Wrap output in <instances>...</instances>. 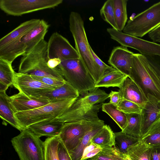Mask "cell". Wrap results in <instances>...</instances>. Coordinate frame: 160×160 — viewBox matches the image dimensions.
Segmentation results:
<instances>
[{
    "instance_id": "8992f818",
    "label": "cell",
    "mask_w": 160,
    "mask_h": 160,
    "mask_svg": "<svg viewBox=\"0 0 160 160\" xmlns=\"http://www.w3.org/2000/svg\"><path fill=\"white\" fill-rule=\"evenodd\" d=\"M11 141L20 160H45L44 141L28 129L22 130Z\"/></svg>"
},
{
    "instance_id": "b9f144b4",
    "label": "cell",
    "mask_w": 160,
    "mask_h": 160,
    "mask_svg": "<svg viewBox=\"0 0 160 160\" xmlns=\"http://www.w3.org/2000/svg\"><path fill=\"white\" fill-rule=\"evenodd\" d=\"M90 48L93 58L100 67L102 72L104 76L108 72L115 69L112 67L109 66L104 62L95 53L90 46Z\"/></svg>"
},
{
    "instance_id": "6da1fadb",
    "label": "cell",
    "mask_w": 160,
    "mask_h": 160,
    "mask_svg": "<svg viewBox=\"0 0 160 160\" xmlns=\"http://www.w3.org/2000/svg\"><path fill=\"white\" fill-rule=\"evenodd\" d=\"M47 47V42L43 39L31 51L22 56L19 64L18 72L65 81L66 80L58 67L51 68L48 67Z\"/></svg>"
},
{
    "instance_id": "7402d4cb",
    "label": "cell",
    "mask_w": 160,
    "mask_h": 160,
    "mask_svg": "<svg viewBox=\"0 0 160 160\" xmlns=\"http://www.w3.org/2000/svg\"><path fill=\"white\" fill-rule=\"evenodd\" d=\"M21 37L0 47V58L11 63L18 57L26 53V48L21 40Z\"/></svg>"
},
{
    "instance_id": "83f0119b",
    "label": "cell",
    "mask_w": 160,
    "mask_h": 160,
    "mask_svg": "<svg viewBox=\"0 0 160 160\" xmlns=\"http://www.w3.org/2000/svg\"><path fill=\"white\" fill-rule=\"evenodd\" d=\"M126 154L131 160H152L150 147L140 139L128 148Z\"/></svg>"
},
{
    "instance_id": "74e56055",
    "label": "cell",
    "mask_w": 160,
    "mask_h": 160,
    "mask_svg": "<svg viewBox=\"0 0 160 160\" xmlns=\"http://www.w3.org/2000/svg\"><path fill=\"white\" fill-rule=\"evenodd\" d=\"M117 108L125 114H141L142 108L137 104L124 99H121Z\"/></svg>"
},
{
    "instance_id": "7c38bea8",
    "label": "cell",
    "mask_w": 160,
    "mask_h": 160,
    "mask_svg": "<svg viewBox=\"0 0 160 160\" xmlns=\"http://www.w3.org/2000/svg\"><path fill=\"white\" fill-rule=\"evenodd\" d=\"M13 85L19 92L31 98H40L43 93L56 88L37 80L31 75L19 72H15Z\"/></svg>"
},
{
    "instance_id": "1f68e13d",
    "label": "cell",
    "mask_w": 160,
    "mask_h": 160,
    "mask_svg": "<svg viewBox=\"0 0 160 160\" xmlns=\"http://www.w3.org/2000/svg\"><path fill=\"white\" fill-rule=\"evenodd\" d=\"M101 108L102 111L109 116L122 130L125 128L127 123L126 114L118 110L117 105L109 102L102 103Z\"/></svg>"
},
{
    "instance_id": "8fae6325",
    "label": "cell",
    "mask_w": 160,
    "mask_h": 160,
    "mask_svg": "<svg viewBox=\"0 0 160 160\" xmlns=\"http://www.w3.org/2000/svg\"><path fill=\"white\" fill-rule=\"evenodd\" d=\"M47 53L48 59L59 58L62 61L80 58L76 49L57 32L53 33L47 42Z\"/></svg>"
},
{
    "instance_id": "836d02e7",
    "label": "cell",
    "mask_w": 160,
    "mask_h": 160,
    "mask_svg": "<svg viewBox=\"0 0 160 160\" xmlns=\"http://www.w3.org/2000/svg\"><path fill=\"white\" fill-rule=\"evenodd\" d=\"M140 139L149 146L160 144V118L151 125Z\"/></svg>"
},
{
    "instance_id": "484cf974",
    "label": "cell",
    "mask_w": 160,
    "mask_h": 160,
    "mask_svg": "<svg viewBox=\"0 0 160 160\" xmlns=\"http://www.w3.org/2000/svg\"><path fill=\"white\" fill-rule=\"evenodd\" d=\"M128 76L114 69L106 73L96 83L95 88H119Z\"/></svg>"
},
{
    "instance_id": "5bb4252c",
    "label": "cell",
    "mask_w": 160,
    "mask_h": 160,
    "mask_svg": "<svg viewBox=\"0 0 160 160\" xmlns=\"http://www.w3.org/2000/svg\"><path fill=\"white\" fill-rule=\"evenodd\" d=\"M134 53L127 47L122 46L115 47L111 52L108 63L115 69L128 76Z\"/></svg>"
},
{
    "instance_id": "2e32d148",
    "label": "cell",
    "mask_w": 160,
    "mask_h": 160,
    "mask_svg": "<svg viewBox=\"0 0 160 160\" xmlns=\"http://www.w3.org/2000/svg\"><path fill=\"white\" fill-rule=\"evenodd\" d=\"M8 99L14 113L33 109L50 103L44 98H31L19 92L9 96Z\"/></svg>"
},
{
    "instance_id": "f546056e",
    "label": "cell",
    "mask_w": 160,
    "mask_h": 160,
    "mask_svg": "<svg viewBox=\"0 0 160 160\" xmlns=\"http://www.w3.org/2000/svg\"><path fill=\"white\" fill-rule=\"evenodd\" d=\"M127 123L122 132L129 136L140 139L141 132V115L140 114H126Z\"/></svg>"
},
{
    "instance_id": "7bdbcfd3",
    "label": "cell",
    "mask_w": 160,
    "mask_h": 160,
    "mask_svg": "<svg viewBox=\"0 0 160 160\" xmlns=\"http://www.w3.org/2000/svg\"><path fill=\"white\" fill-rule=\"evenodd\" d=\"M57 152L59 160H72L68 151L60 139L58 146Z\"/></svg>"
},
{
    "instance_id": "e0dca14e",
    "label": "cell",
    "mask_w": 160,
    "mask_h": 160,
    "mask_svg": "<svg viewBox=\"0 0 160 160\" xmlns=\"http://www.w3.org/2000/svg\"><path fill=\"white\" fill-rule=\"evenodd\" d=\"M109 98V94L104 91L95 88L83 94H79L72 105L66 111H71L82 107L92 106L104 102Z\"/></svg>"
},
{
    "instance_id": "44dd1931",
    "label": "cell",
    "mask_w": 160,
    "mask_h": 160,
    "mask_svg": "<svg viewBox=\"0 0 160 160\" xmlns=\"http://www.w3.org/2000/svg\"><path fill=\"white\" fill-rule=\"evenodd\" d=\"M78 91L67 81L62 85L43 93L41 97L48 99L50 102H59L71 98H77Z\"/></svg>"
},
{
    "instance_id": "ffe728a7",
    "label": "cell",
    "mask_w": 160,
    "mask_h": 160,
    "mask_svg": "<svg viewBox=\"0 0 160 160\" xmlns=\"http://www.w3.org/2000/svg\"><path fill=\"white\" fill-rule=\"evenodd\" d=\"M49 26L45 21L41 20L36 26L22 38L21 40L26 48V53L31 51L41 40L44 39Z\"/></svg>"
},
{
    "instance_id": "60d3db41",
    "label": "cell",
    "mask_w": 160,
    "mask_h": 160,
    "mask_svg": "<svg viewBox=\"0 0 160 160\" xmlns=\"http://www.w3.org/2000/svg\"><path fill=\"white\" fill-rule=\"evenodd\" d=\"M32 76L37 80L55 87H57L63 85L66 81V80L65 81L63 82L48 77Z\"/></svg>"
},
{
    "instance_id": "ab89813d",
    "label": "cell",
    "mask_w": 160,
    "mask_h": 160,
    "mask_svg": "<svg viewBox=\"0 0 160 160\" xmlns=\"http://www.w3.org/2000/svg\"><path fill=\"white\" fill-rule=\"evenodd\" d=\"M160 79V56L153 55H142Z\"/></svg>"
},
{
    "instance_id": "4dcf8cb0",
    "label": "cell",
    "mask_w": 160,
    "mask_h": 160,
    "mask_svg": "<svg viewBox=\"0 0 160 160\" xmlns=\"http://www.w3.org/2000/svg\"><path fill=\"white\" fill-rule=\"evenodd\" d=\"M127 0H113L115 18L117 30L122 31L128 20Z\"/></svg>"
},
{
    "instance_id": "bcb514c9",
    "label": "cell",
    "mask_w": 160,
    "mask_h": 160,
    "mask_svg": "<svg viewBox=\"0 0 160 160\" xmlns=\"http://www.w3.org/2000/svg\"><path fill=\"white\" fill-rule=\"evenodd\" d=\"M109 95L110 98L109 102L117 106L121 99L119 91H111Z\"/></svg>"
},
{
    "instance_id": "e575fe53",
    "label": "cell",
    "mask_w": 160,
    "mask_h": 160,
    "mask_svg": "<svg viewBox=\"0 0 160 160\" xmlns=\"http://www.w3.org/2000/svg\"><path fill=\"white\" fill-rule=\"evenodd\" d=\"M97 155L87 160H123L122 153L115 147L105 146Z\"/></svg>"
},
{
    "instance_id": "30bf717a",
    "label": "cell",
    "mask_w": 160,
    "mask_h": 160,
    "mask_svg": "<svg viewBox=\"0 0 160 160\" xmlns=\"http://www.w3.org/2000/svg\"><path fill=\"white\" fill-rule=\"evenodd\" d=\"M107 31L111 38L121 46L135 49L142 55L160 56V44L131 35L112 28H108Z\"/></svg>"
},
{
    "instance_id": "cb8c5ba5",
    "label": "cell",
    "mask_w": 160,
    "mask_h": 160,
    "mask_svg": "<svg viewBox=\"0 0 160 160\" xmlns=\"http://www.w3.org/2000/svg\"><path fill=\"white\" fill-rule=\"evenodd\" d=\"M40 20L32 19L21 23L0 39V47L16 38L26 34L39 23Z\"/></svg>"
},
{
    "instance_id": "ac0fdd59",
    "label": "cell",
    "mask_w": 160,
    "mask_h": 160,
    "mask_svg": "<svg viewBox=\"0 0 160 160\" xmlns=\"http://www.w3.org/2000/svg\"><path fill=\"white\" fill-rule=\"evenodd\" d=\"M118 91L121 99L135 103L142 108L147 101V98L136 83L128 77L119 88Z\"/></svg>"
},
{
    "instance_id": "d590c367",
    "label": "cell",
    "mask_w": 160,
    "mask_h": 160,
    "mask_svg": "<svg viewBox=\"0 0 160 160\" xmlns=\"http://www.w3.org/2000/svg\"><path fill=\"white\" fill-rule=\"evenodd\" d=\"M59 136L48 137L44 141L45 160H59L57 152Z\"/></svg>"
},
{
    "instance_id": "5b68a950",
    "label": "cell",
    "mask_w": 160,
    "mask_h": 160,
    "mask_svg": "<svg viewBox=\"0 0 160 160\" xmlns=\"http://www.w3.org/2000/svg\"><path fill=\"white\" fill-rule=\"evenodd\" d=\"M76 98L50 102L33 109L17 112L14 115L24 130L33 124L57 118L70 107Z\"/></svg>"
},
{
    "instance_id": "7dc6e473",
    "label": "cell",
    "mask_w": 160,
    "mask_h": 160,
    "mask_svg": "<svg viewBox=\"0 0 160 160\" xmlns=\"http://www.w3.org/2000/svg\"><path fill=\"white\" fill-rule=\"evenodd\" d=\"M61 62L59 58H54L48 59L47 64L48 67L51 68H55L58 67Z\"/></svg>"
},
{
    "instance_id": "d4e9b609",
    "label": "cell",
    "mask_w": 160,
    "mask_h": 160,
    "mask_svg": "<svg viewBox=\"0 0 160 160\" xmlns=\"http://www.w3.org/2000/svg\"><path fill=\"white\" fill-rule=\"evenodd\" d=\"M105 125L102 124L94 127L87 132L78 145L73 149L68 151L72 160H80L85 148L91 143L93 137Z\"/></svg>"
},
{
    "instance_id": "4fadbf2b",
    "label": "cell",
    "mask_w": 160,
    "mask_h": 160,
    "mask_svg": "<svg viewBox=\"0 0 160 160\" xmlns=\"http://www.w3.org/2000/svg\"><path fill=\"white\" fill-rule=\"evenodd\" d=\"M102 104L85 106L71 111H65L57 118V120L64 123L84 121H98L100 120L98 113Z\"/></svg>"
},
{
    "instance_id": "3957f363",
    "label": "cell",
    "mask_w": 160,
    "mask_h": 160,
    "mask_svg": "<svg viewBox=\"0 0 160 160\" xmlns=\"http://www.w3.org/2000/svg\"><path fill=\"white\" fill-rule=\"evenodd\" d=\"M128 77L136 83L147 98L149 94L160 100V79L143 55L134 53Z\"/></svg>"
},
{
    "instance_id": "9c48e42d",
    "label": "cell",
    "mask_w": 160,
    "mask_h": 160,
    "mask_svg": "<svg viewBox=\"0 0 160 160\" xmlns=\"http://www.w3.org/2000/svg\"><path fill=\"white\" fill-rule=\"evenodd\" d=\"M104 121H84L64 123L59 135L68 151L75 148L88 131Z\"/></svg>"
},
{
    "instance_id": "ee69618b",
    "label": "cell",
    "mask_w": 160,
    "mask_h": 160,
    "mask_svg": "<svg viewBox=\"0 0 160 160\" xmlns=\"http://www.w3.org/2000/svg\"><path fill=\"white\" fill-rule=\"evenodd\" d=\"M148 35L153 42H160V25L149 32Z\"/></svg>"
},
{
    "instance_id": "7a4b0ae2",
    "label": "cell",
    "mask_w": 160,
    "mask_h": 160,
    "mask_svg": "<svg viewBox=\"0 0 160 160\" xmlns=\"http://www.w3.org/2000/svg\"><path fill=\"white\" fill-rule=\"evenodd\" d=\"M69 29L74 41L75 49L96 83L104 75L91 52L90 45L87 39L83 20L79 13L72 11L69 15Z\"/></svg>"
},
{
    "instance_id": "9a60e30c",
    "label": "cell",
    "mask_w": 160,
    "mask_h": 160,
    "mask_svg": "<svg viewBox=\"0 0 160 160\" xmlns=\"http://www.w3.org/2000/svg\"><path fill=\"white\" fill-rule=\"evenodd\" d=\"M147 98L140 114L142 137L153 123L160 118V100L149 94L148 95Z\"/></svg>"
},
{
    "instance_id": "277c9868",
    "label": "cell",
    "mask_w": 160,
    "mask_h": 160,
    "mask_svg": "<svg viewBox=\"0 0 160 160\" xmlns=\"http://www.w3.org/2000/svg\"><path fill=\"white\" fill-rule=\"evenodd\" d=\"M57 67L79 94L95 88V80L80 58L61 61Z\"/></svg>"
},
{
    "instance_id": "f1b7e54d",
    "label": "cell",
    "mask_w": 160,
    "mask_h": 160,
    "mask_svg": "<svg viewBox=\"0 0 160 160\" xmlns=\"http://www.w3.org/2000/svg\"><path fill=\"white\" fill-rule=\"evenodd\" d=\"M91 142L102 147H115V136L109 126L105 125L92 138Z\"/></svg>"
},
{
    "instance_id": "d6a6232c",
    "label": "cell",
    "mask_w": 160,
    "mask_h": 160,
    "mask_svg": "<svg viewBox=\"0 0 160 160\" xmlns=\"http://www.w3.org/2000/svg\"><path fill=\"white\" fill-rule=\"evenodd\" d=\"M115 146L121 153H126L128 148L138 142L140 139L136 138L122 132L114 133Z\"/></svg>"
},
{
    "instance_id": "603a6c76",
    "label": "cell",
    "mask_w": 160,
    "mask_h": 160,
    "mask_svg": "<svg viewBox=\"0 0 160 160\" xmlns=\"http://www.w3.org/2000/svg\"><path fill=\"white\" fill-rule=\"evenodd\" d=\"M9 96L6 92H0V117L3 121L7 122L20 132L23 129L14 115L10 104Z\"/></svg>"
},
{
    "instance_id": "ba28073f",
    "label": "cell",
    "mask_w": 160,
    "mask_h": 160,
    "mask_svg": "<svg viewBox=\"0 0 160 160\" xmlns=\"http://www.w3.org/2000/svg\"><path fill=\"white\" fill-rule=\"evenodd\" d=\"M62 0H0V8L6 14L14 16L54 8Z\"/></svg>"
},
{
    "instance_id": "52a82bcc",
    "label": "cell",
    "mask_w": 160,
    "mask_h": 160,
    "mask_svg": "<svg viewBox=\"0 0 160 160\" xmlns=\"http://www.w3.org/2000/svg\"><path fill=\"white\" fill-rule=\"evenodd\" d=\"M160 25V1L137 14L128 21L123 32L142 38Z\"/></svg>"
},
{
    "instance_id": "f6af8a7d",
    "label": "cell",
    "mask_w": 160,
    "mask_h": 160,
    "mask_svg": "<svg viewBox=\"0 0 160 160\" xmlns=\"http://www.w3.org/2000/svg\"><path fill=\"white\" fill-rule=\"evenodd\" d=\"M149 146L151 148L152 160H160V144Z\"/></svg>"
},
{
    "instance_id": "f35d334b",
    "label": "cell",
    "mask_w": 160,
    "mask_h": 160,
    "mask_svg": "<svg viewBox=\"0 0 160 160\" xmlns=\"http://www.w3.org/2000/svg\"><path fill=\"white\" fill-rule=\"evenodd\" d=\"M102 149L101 146L91 142L84 149L80 160H87L91 158L101 151Z\"/></svg>"
},
{
    "instance_id": "d6986e66",
    "label": "cell",
    "mask_w": 160,
    "mask_h": 160,
    "mask_svg": "<svg viewBox=\"0 0 160 160\" xmlns=\"http://www.w3.org/2000/svg\"><path fill=\"white\" fill-rule=\"evenodd\" d=\"M64 124L55 118L33 124L26 129L40 138L42 136H57L59 135Z\"/></svg>"
},
{
    "instance_id": "8d00e7d4",
    "label": "cell",
    "mask_w": 160,
    "mask_h": 160,
    "mask_svg": "<svg viewBox=\"0 0 160 160\" xmlns=\"http://www.w3.org/2000/svg\"><path fill=\"white\" fill-rule=\"evenodd\" d=\"M100 14L104 21L112 26V28L117 30L115 22L113 0L106 1L100 11Z\"/></svg>"
},
{
    "instance_id": "4316f807",
    "label": "cell",
    "mask_w": 160,
    "mask_h": 160,
    "mask_svg": "<svg viewBox=\"0 0 160 160\" xmlns=\"http://www.w3.org/2000/svg\"><path fill=\"white\" fill-rule=\"evenodd\" d=\"M12 63L0 58V92L5 91L13 85L15 72Z\"/></svg>"
}]
</instances>
